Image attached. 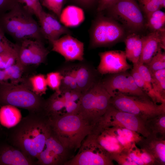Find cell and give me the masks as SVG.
I'll list each match as a JSON object with an SVG mask.
<instances>
[{
    "label": "cell",
    "mask_w": 165,
    "mask_h": 165,
    "mask_svg": "<svg viewBox=\"0 0 165 165\" xmlns=\"http://www.w3.org/2000/svg\"><path fill=\"white\" fill-rule=\"evenodd\" d=\"M20 43L18 48L17 61L23 65L42 63L49 53L42 41L27 39Z\"/></svg>",
    "instance_id": "cell-13"
},
{
    "label": "cell",
    "mask_w": 165,
    "mask_h": 165,
    "mask_svg": "<svg viewBox=\"0 0 165 165\" xmlns=\"http://www.w3.org/2000/svg\"><path fill=\"white\" fill-rule=\"evenodd\" d=\"M122 129L127 139L133 143L136 144L143 137L135 131L124 128L122 127Z\"/></svg>",
    "instance_id": "cell-40"
},
{
    "label": "cell",
    "mask_w": 165,
    "mask_h": 165,
    "mask_svg": "<svg viewBox=\"0 0 165 165\" xmlns=\"http://www.w3.org/2000/svg\"><path fill=\"white\" fill-rule=\"evenodd\" d=\"M35 2L37 3L40 4V0H33Z\"/></svg>",
    "instance_id": "cell-46"
},
{
    "label": "cell",
    "mask_w": 165,
    "mask_h": 165,
    "mask_svg": "<svg viewBox=\"0 0 165 165\" xmlns=\"http://www.w3.org/2000/svg\"><path fill=\"white\" fill-rule=\"evenodd\" d=\"M33 92L39 95L45 94L47 88L46 77L42 74H38L31 77L30 79Z\"/></svg>",
    "instance_id": "cell-31"
},
{
    "label": "cell",
    "mask_w": 165,
    "mask_h": 165,
    "mask_svg": "<svg viewBox=\"0 0 165 165\" xmlns=\"http://www.w3.org/2000/svg\"><path fill=\"white\" fill-rule=\"evenodd\" d=\"M111 159L119 165H137L131 160L128 154V150L123 149L110 155Z\"/></svg>",
    "instance_id": "cell-37"
},
{
    "label": "cell",
    "mask_w": 165,
    "mask_h": 165,
    "mask_svg": "<svg viewBox=\"0 0 165 165\" xmlns=\"http://www.w3.org/2000/svg\"><path fill=\"white\" fill-rule=\"evenodd\" d=\"M105 130L114 137L125 149L129 150L134 144L129 141L125 137L122 127L112 126L106 127Z\"/></svg>",
    "instance_id": "cell-30"
},
{
    "label": "cell",
    "mask_w": 165,
    "mask_h": 165,
    "mask_svg": "<svg viewBox=\"0 0 165 165\" xmlns=\"http://www.w3.org/2000/svg\"><path fill=\"white\" fill-rule=\"evenodd\" d=\"M136 66L147 86L152 93L154 101L157 103H161L165 101L154 91L152 83V77L150 71L147 67L144 64H138Z\"/></svg>",
    "instance_id": "cell-29"
},
{
    "label": "cell",
    "mask_w": 165,
    "mask_h": 165,
    "mask_svg": "<svg viewBox=\"0 0 165 165\" xmlns=\"http://www.w3.org/2000/svg\"><path fill=\"white\" fill-rule=\"evenodd\" d=\"M49 122L52 131L71 152L79 149L83 140L93 132L97 125L91 124L78 114L64 116L49 120Z\"/></svg>",
    "instance_id": "cell-2"
},
{
    "label": "cell",
    "mask_w": 165,
    "mask_h": 165,
    "mask_svg": "<svg viewBox=\"0 0 165 165\" xmlns=\"http://www.w3.org/2000/svg\"><path fill=\"white\" fill-rule=\"evenodd\" d=\"M51 43L52 50L61 55L66 61L84 60L83 43L71 35H65Z\"/></svg>",
    "instance_id": "cell-15"
},
{
    "label": "cell",
    "mask_w": 165,
    "mask_h": 165,
    "mask_svg": "<svg viewBox=\"0 0 165 165\" xmlns=\"http://www.w3.org/2000/svg\"></svg>",
    "instance_id": "cell-48"
},
{
    "label": "cell",
    "mask_w": 165,
    "mask_h": 165,
    "mask_svg": "<svg viewBox=\"0 0 165 165\" xmlns=\"http://www.w3.org/2000/svg\"><path fill=\"white\" fill-rule=\"evenodd\" d=\"M90 48L113 45L124 39V28L109 17L99 14L92 22L89 31Z\"/></svg>",
    "instance_id": "cell-5"
},
{
    "label": "cell",
    "mask_w": 165,
    "mask_h": 165,
    "mask_svg": "<svg viewBox=\"0 0 165 165\" xmlns=\"http://www.w3.org/2000/svg\"><path fill=\"white\" fill-rule=\"evenodd\" d=\"M35 163L17 148L7 144H0V165H31Z\"/></svg>",
    "instance_id": "cell-20"
},
{
    "label": "cell",
    "mask_w": 165,
    "mask_h": 165,
    "mask_svg": "<svg viewBox=\"0 0 165 165\" xmlns=\"http://www.w3.org/2000/svg\"><path fill=\"white\" fill-rule=\"evenodd\" d=\"M108 16L120 22L131 32L142 31L145 21L136 0H117L106 9Z\"/></svg>",
    "instance_id": "cell-7"
},
{
    "label": "cell",
    "mask_w": 165,
    "mask_h": 165,
    "mask_svg": "<svg viewBox=\"0 0 165 165\" xmlns=\"http://www.w3.org/2000/svg\"><path fill=\"white\" fill-rule=\"evenodd\" d=\"M0 102L27 109L30 113H38L42 112L45 101L24 86L9 85L1 91Z\"/></svg>",
    "instance_id": "cell-8"
},
{
    "label": "cell",
    "mask_w": 165,
    "mask_h": 165,
    "mask_svg": "<svg viewBox=\"0 0 165 165\" xmlns=\"http://www.w3.org/2000/svg\"><path fill=\"white\" fill-rule=\"evenodd\" d=\"M17 3V0H0V15L11 9Z\"/></svg>",
    "instance_id": "cell-41"
},
{
    "label": "cell",
    "mask_w": 165,
    "mask_h": 165,
    "mask_svg": "<svg viewBox=\"0 0 165 165\" xmlns=\"http://www.w3.org/2000/svg\"><path fill=\"white\" fill-rule=\"evenodd\" d=\"M143 37L142 50L138 64L145 65L159 51L165 50V31L151 32Z\"/></svg>",
    "instance_id": "cell-17"
},
{
    "label": "cell",
    "mask_w": 165,
    "mask_h": 165,
    "mask_svg": "<svg viewBox=\"0 0 165 165\" xmlns=\"http://www.w3.org/2000/svg\"><path fill=\"white\" fill-rule=\"evenodd\" d=\"M117 0H98L97 10L100 13L106 10L114 4Z\"/></svg>",
    "instance_id": "cell-42"
},
{
    "label": "cell",
    "mask_w": 165,
    "mask_h": 165,
    "mask_svg": "<svg viewBox=\"0 0 165 165\" xmlns=\"http://www.w3.org/2000/svg\"><path fill=\"white\" fill-rule=\"evenodd\" d=\"M101 82L111 97L118 94L130 96H147L136 85L130 73L127 71L108 74Z\"/></svg>",
    "instance_id": "cell-11"
},
{
    "label": "cell",
    "mask_w": 165,
    "mask_h": 165,
    "mask_svg": "<svg viewBox=\"0 0 165 165\" xmlns=\"http://www.w3.org/2000/svg\"><path fill=\"white\" fill-rule=\"evenodd\" d=\"M150 155L156 165H165V138L151 134L143 138L136 144Z\"/></svg>",
    "instance_id": "cell-19"
},
{
    "label": "cell",
    "mask_w": 165,
    "mask_h": 165,
    "mask_svg": "<svg viewBox=\"0 0 165 165\" xmlns=\"http://www.w3.org/2000/svg\"><path fill=\"white\" fill-rule=\"evenodd\" d=\"M18 51L0 53V69H5L15 64L17 60Z\"/></svg>",
    "instance_id": "cell-36"
},
{
    "label": "cell",
    "mask_w": 165,
    "mask_h": 165,
    "mask_svg": "<svg viewBox=\"0 0 165 165\" xmlns=\"http://www.w3.org/2000/svg\"><path fill=\"white\" fill-rule=\"evenodd\" d=\"M127 35L124 39L126 45L125 55L127 58L132 63L133 66H136L139 62L141 53L143 36L134 32Z\"/></svg>",
    "instance_id": "cell-21"
},
{
    "label": "cell",
    "mask_w": 165,
    "mask_h": 165,
    "mask_svg": "<svg viewBox=\"0 0 165 165\" xmlns=\"http://www.w3.org/2000/svg\"><path fill=\"white\" fill-rule=\"evenodd\" d=\"M4 32L0 28V53L18 51L19 46L11 42L5 36Z\"/></svg>",
    "instance_id": "cell-39"
},
{
    "label": "cell",
    "mask_w": 165,
    "mask_h": 165,
    "mask_svg": "<svg viewBox=\"0 0 165 165\" xmlns=\"http://www.w3.org/2000/svg\"><path fill=\"white\" fill-rule=\"evenodd\" d=\"M128 154L137 165H156L152 157L138 147L134 143L128 151Z\"/></svg>",
    "instance_id": "cell-25"
},
{
    "label": "cell",
    "mask_w": 165,
    "mask_h": 165,
    "mask_svg": "<svg viewBox=\"0 0 165 165\" xmlns=\"http://www.w3.org/2000/svg\"><path fill=\"white\" fill-rule=\"evenodd\" d=\"M100 62L97 70L101 75L126 71L132 68L127 61L124 51L113 50L100 52Z\"/></svg>",
    "instance_id": "cell-14"
},
{
    "label": "cell",
    "mask_w": 165,
    "mask_h": 165,
    "mask_svg": "<svg viewBox=\"0 0 165 165\" xmlns=\"http://www.w3.org/2000/svg\"><path fill=\"white\" fill-rule=\"evenodd\" d=\"M17 2L26 11L38 18L43 10L41 4L37 3L33 0H17Z\"/></svg>",
    "instance_id": "cell-34"
},
{
    "label": "cell",
    "mask_w": 165,
    "mask_h": 165,
    "mask_svg": "<svg viewBox=\"0 0 165 165\" xmlns=\"http://www.w3.org/2000/svg\"><path fill=\"white\" fill-rule=\"evenodd\" d=\"M146 18L145 26L152 32L165 30V13L160 9L152 12Z\"/></svg>",
    "instance_id": "cell-27"
},
{
    "label": "cell",
    "mask_w": 165,
    "mask_h": 165,
    "mask_svg": "<svg viewBox=\"0 0 165 165\" xmlns=\"http://www.w3.org/2000/svg\"><path fill=\"white\" fill-rule=\"evenodd\" d=\"M66 0H64V1H65Z\"/></svg>",
    "instance_id": "cell-47"
},
{
    "label": "cell",
    "mask_w": 165,
    "mask_h": 165,
    "mask_svg": "<svg viewBox=\"0 0 165 165\" xmlns=\"http://www.w3.org/2000/svg\"><path fill=\"white\" fill-rule=\"evenodd\" d=\"M110 105L120 111L133 114L146 121L165 113V103L158 105L148 96L119 94L111 97Z\"/></svg>",
    "instance_id": "cell-6"
},
{
    "label": "cell",
    "mask_w": 165,
    "mask_h": 165,
    "mask_svg": "<svg viewBox=\"0 0 165 165\" xmlns=\"http://www.w3.org/2000/svg\"><path fill=\"white\" fill-rule=\"evenodd\" d=\"M64 0H42V5L52 12L59 18Z\"/></svg>",
    "instance_id": "cell-38"
},
{
    "label": "cell",
    "mask_w": 165,
    "mask_h": 165,
    "mask_svg": "<svg viewBox=\"0 0 165 165\" xmlns=\"http://www.w3.org/2000/svg\"><path fill=\"white\" fill-rule=\"evenodd\" d=\"M71 152L60 141L51 130L45 147L36 164L40 165H64L71 159Z\"/></svg>",
    "instance_id": "cell-12"
},
{
    "label": "cell",
    "mask_w": 165,
    "mask_h": 165,
    "mask_svg": "<svg viewBox=\"0 0 165 165\" xmlns=\"http://www.w3.org/2000/svg\"><path fill=\"white\" fill-rule=\"evenodd\" d=\"M62 78V75L60 72L48 73L46 77L47 86L55 92L60 94V87Z\"/></svg>",
    "instance_id": "cell-33"
},
{
    "label": "cell",
    "mask_w": 165,
    "mask_h": 165,
    "mask_svg": "<svg viewBox=\"0 0 165 165\" xmlns=\"http://www.w3.org/2000/svg\"><path fill=\"white\" fill-rule=\"evenodd\" d=\"M153 90L165 100V69L150 72Z\"/></svg>",
    "instance_id": "cell-28"
},
{
    "label": "cell",
    "mask_w": 165,
    "mask_h": 165,
    "mask_svg": "<svg viewBox=\"0 0 165 165\" xmlns=\"http://www.w3.org/2000/svg\"><path fill=\"white\" fill-rule=\"evenodd\" d=\"M41 33L43 38L50 42L63 35H71L67 28L62 24L53 15L43 10L38 18Z\"/></svg>",
    "instance_id": "cell-16"
},
{
    "label": "cell",
    "mask_w": 165,
    "mask_h": 165,
    "mask_svg": "<svg viewBox=\"0 0 165 165\" xmlns=\"http://www.w3.org/2000/svg\"><path fill=\"white\" fill-rule=\"evenodd\" d=\"M93 134L94 135L98 144L110 155L125 149L116 139L108 133L104 128L98 133Z\"/></svg>",
    "instance_id": "cell-22"
},
{
    "label": "cell",
    "mask_w": 165,
    "mask_h": 165,
    "mask_svg": "<svg viewBox=\"0 0 165 165\" xmlns=\"http://www.w3.org/2000/svg\"><path fill=\"white\" fill-rule=\"evenodd\" d=\"M146 121L138 116L120 111L110 104L100 123L103 128L119 127L135 131L147 137L151 133L147 127Z\"/></svg>",
    "instance_id": "cell-10"
},
{
    "label": "cell",
    "mask_w": 165,
    "mask_h": 165,
    "mask_svg": "<svg viewBox=\"0 0 165 165\" xmlns=\"http://www.w3.org/2000/svg\"><path fill=\"white\" fill-rule=\"evenodd\" d=\"M32 16L17 3L11 9L0 15V28L20 42L27 39L42 41L43 37L40 26Z\"/></svg>",
    "instance_id": "cell-3"
},
{
    "label": "cell",
    "mask_w": 165,
    "mask_h": 165,
    "mask_svg": "<svg viewBox=\"0 0 165 165\" xmlns=\"http://www.w3.org/2000/svg\"><path fill=\"white\" fill-rule=\"evenodd\" d=\"M8 79L5 70L0 69V83H3L5 81Z\"/></svg>",
    "instance_id": "cell-44"
},
{
    "label": "cell",
    "mask_w": 165,
    "mask_h": 165,
    "mask_svg": "<svg viewBox=\"0 0 165 165\" xmlns=\"http://www.w3.org/2000/svg\"><path fill=\"white\" fill-rule=\"evenodd\" d=\"M76 80L78 90L82 94L101 79L97 70L89 63L80 61L75 64Z\"/></svg>",
    "instance_id": "cell-18"
},
{
    "label": "cell",
    "mask_w": 165,
    "mask_h": 165,
    "mask_svg": "<svg viewBox=\"0 0 165 165\" xmlns=\"http://www.w3.org/2000/svg\"><path fill=\"white\" fill-rule=\"evenodd\" d=\"M60 72L63 77L61 92L67 90H79L76 80L75 64L65 65Z\"/></svg>",
    "instance_id": "cell-24"
},
{
    "label": "cell",
    "mask_w": 165,
    "mask_h": 165,
    "mask_svg": "<svg viewBox=\"0 0 165 165\" xmlns=\"http://www.w3.org/2000/svg\"><path fill=\"white\" fill-rule=\"evenodd\" d=\"M109 154L97 141L91 133L83 140L77 153L64 165H113Z\"/></svg>",
    "instance_id": "cell-9"
},
{
    "label": "cell",
    "mask_w": 165,
    "mask_h": 165,
    "mask_svg": "<svg viewBox=\"0 0 165 165\" xmlns=\"http://www.w3.org/2000/svg\"><path fill=\"white\" fill-rule=\"evenodd\" d=\"M159 2L161 7L164 8L165 7V0H157Z\"/></svg>",
    "instance_id": "cell-45"
},
{
    "label": "cell",
    "mask_w": 165,
    "mask_h": 165,
    "mask_svg": "<svg viewBox=\"0 0 165 165\" xmlns=\"http://www.w3.org/2000/svg\"><path fill=\"white\" fill-rule=\"evenodd\" d=\"M159 51L145 65L147 67L150 72L165 69V53Z\"/></svg>",
    "instance_id": "cell-32"
},
{
    "label": "cell",
    "mask_w": 165,
    "mask_h": 165,
    "mask_svg": "<svg viewBox=\"0 0 165 165\" xmlns=\"http://www.w3.org/2000/svg\"><path fill=\"white\" fill-rule=\"evenodd\" d=\"M4 70L8 79L13 82H16L21 79L23 71V65L17 61L16 64Z\"/></svg>",
    "instance_id": "cell-35"
},
{
    "label": "cell",
    "mask_w": 165,
    "mask_h": 165,
    "mask_svg": "<svg viewBox=\"0 0 165 165\" xmlns=\"http://www.w3.org/2000/svg\"><path fill=\"white\" fill-rule=\"evenodd\" d=\"M22 115L16 107L4 105L0 109V123L3 126L10 128L15 127L21 121Z\"/></svg>",
    "instance_id": "cell-23"
},
{
    "label": "cell",
    "mask_w": 165,
    "mask_h": 165,
    "mask_svg": "<svg viewBox=\"0 0 165 165\" xmlns=\"http://www.w3.org/2000/svg\"><path fill=\"white\" fill-rule=\"evenodd\" d=\"M101 80L82 94L78 113L93 125L99 121L110 104L111 97L103 86Z\"/></svg>",
    "instance_id": "cell-4"
},
{
    "label": "cell",
    "mask_w": 165,
    "mask_h": 165,
    "mask_svg": "<svg viewBox=\"0 0 165 165\" xmlns=\"http://www.w3.org/2000/svg\"><path fill=\"white\" fill-rule=\"evenodd\" d=\"M14 127L9 141L36 164L51 132L48 119L42 112L30 113Z\"/></svg>",
    "instance_id": "cell-1"
},
{
    "label": "cell",
    "mask_w": 165,
    "mask_h": 165,
    "mask_svg": "<svg viewBox=\"0 0 165 165\" xmlns=\"http://www.w3.org/2000/svg\"><path fill=\"white\" fill-rule=\"evenodd\" d=\"M146 124L151 134L165 138V113L147 120Z\"/></svg>",
    "instance_id": "cell-26"
},
{
    "label": "cell",
    "mask_w": 165,
    "mask_h": 165,
    "mask_svg": "<svg viewBox=\"0 0 165 165\" xmlns=\"http://www.w3.org/2000/svg\"><path fill=\"white\" fill-rule=\"evenodd\" d=\"M77 4L86 8H89L94 3L96 0H73Z\"/></svg>",
    "instance_id": "cell-43"
}]
</instances>
